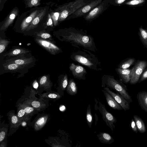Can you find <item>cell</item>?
<instances>
[{"label": "cell", "mask_w": 147, "mask_h": 147, "mask_svg": "<svg viewBox=\"0 0 147 147\" xmlns=\"http://www.w3.org/2000/svg\"><path fill=\"white\" fill-rule=\"evenodd\" d=\"M53 35L59 40L69 42L76 47L94 52L97 50L93 38L82 30L72 28L61 29L54 32Z\"/></svg>", "instance_id": "cell-1"}, {"label": "cell", "mask_w": 147, "mask_h": 147, "mask_svg": "<svg viewBox=\"0 0 147 147\" xmlns=\"http://www.w3.org/2000/svg\"><path fill=\"white\" fill-rule=\"evenodd\" d=\"M70 58L73 61L96 71L102 70L100 62L97 57L88 50H78L72 52Z\"/></svg>", "instance_id": "cell-2"}, {"label": "cell", "mask_w": 147, "mask_h": 147, "mask_svg": "<svg viewBox=\"0 0 147 147\" xmlns=\"http://www.w3.org/2000/svg\"><path fill=\"white\" fill-rule=\"evenodd\" d=\"M102 87H107L115 90L123 96L130 103L132 101L131 96L127 92V86L121 81L115 79L113 76L103 75L102 78Z\"/></svg>", "instance_id": "cell-3"}, {"label": "cell", "mask_w": 147, "mask_h": 147, "mask_svg": "<svg viewBox=\"0 0 147 147\" xmlns=\"http://www.w3.org/2000/svg\"><path fill=\"white\" fill-rule=\"evenodd\" d=\"M86 4L84 0H76L58 7L56 9L60 12L58 22L64 21L69 16Z\"/></svg>", "instance_id": "cell-4"}, {"label": "cell", "mask_w": 147, "mask_h": 147, "mask_svg": "<svg viewBox=\"0 0 147 147\" xmlns=\"http://www.w3.org/2000/svg\"><path fill=\"white\" fill-rule=\"evenodd\" d=\"M3 62L13 63L27 67L29 69L34 67L37 59L31 53L23 54L14 57L4 58Z\"/></svg>", "instance_id": "cell-5"}, {"label": "cell", "mask_w": 147, "mask_h": 147, "mask_svg": "<svg viewBox=\"0 0 147 147\" xmlns=\"http://www.w3.org/2000/svg\"><path fill=\"white\" fill-rule=\"evenodd\" d=\"M33 37L35 42L50 54L55 55L63 52L61 49L58 47L55 43L37 37Z\"/></svg>", "instance_id": "cell-6"}, {"label": "cell", "mask_w": 147, "mask_h": 147, "mask_svg": "<svg viewBox=\"0 0 147 147\" xmlns=\"http://www.w3.org/2000/svg\"><path fill=\"white\" fill-rule=\"evenodd\" d=\"M147 67V61L144 60H137L133 67L130 84H135L139 80L140 76Z\"/></svg>", "instance_id": "cell-7"}, {"label": "cell", "mask_w": 147, "mask_h": 147, "mask_svg": "<svg viewBox=\"0 0 147 147\" xmlns=\"http://www.w3.org/2000/svg\"><path fill=\"white\" fill-rule=\"evenodd\" d=\"M99 106L98 110L102 116V118L107 125L110 128L113 132L115 128L114 123H116L117 120L115 117L106 109L104 105L98 99Z\"/></svg>", "instance_id": "cell-8"}, {"label": "cell", "mask_w": 147, "mask_h": 147, "mask_svg": "<svg viewBox=\"0 0 147 147\" xmlns=\"http://www.w3.org/2000/svg\"><path fill=\"white\" fill-rule=\"evenodd\" d=\"M1 66L3 74L19 73L22 76H23L28 71V68L13 63L3 62Z\"/></svg>", "instance_id": "cell-9"}, {"label": "cell", "mask_w": 147, "mask_h": 147, "mask_svg": "<svg viewBox=\"0 0 147 147\" xmlns=\"http://www.w3.org/2000/svg\"><path fill=\"white\" fill-rule=\"evenodd\" d=\"M46 13V8L40 10L37 15L34 18L30 25L23 34L24 35L33 36L36 33V29L37 28L39 23L42 20Z\"/></svg>", "instance_id": "cell-10"}, {"label": "cell", "mask_w": 147, "mask_h": 147, "mask_svg": "<svg viewBox=\"0 0 147 147\" xmlns=\"http://www.w3.org/2000/svg\"><path fill=\"white\" fill-rule=\"evenodd\" d=\"M14 111H11L7 114L10 125L9 135L15 132L21 125V120Z\"/></svg>", "instance_id": "cell-11"}, {"label": "cell", "mask_w": 147, "mask_h": 147, "mask_svg": "<svg viewBox=\"0 0 147 147\" xmlns=\"http://www.w3.org/2000/svg\"><path fill=\"white\" fill-rule=\"evenodd\" d=\"M69 69L74 78L80 80L86 79L85 76L87 72L82 66L72 63L70 65Z\"/></svg>", "instance_id": "cell-12"}, {"label": "cell", "mask_w": 147, "mask_h": 147, "mask_svg": "<svg viewBox=\"0 0 147 147\" xmlns=\"http://www.w3.org/2000/svg\"><path fill=\"white\" fill-rule=\"evenodd\" d=\"M103 89L108 92L113 97L124 111H126L129 109V103L118 93H115L113 92L107 87H104Z\"/></svg>", "instance_id": "cell-13"}, {"label": "cell", "mask_w": 147, "mask_h": 147, "mask_svg": "<svg viewBox=\"0 0 147 147\" xmlns=\"http://www.w3.org/2000/svg\"><path fill=\"white\" fill-rule=\"evenodd\" d=\"M19 13L18 8L15 7L12 9L2 24L1 26V31H5L13 22Z\"/></svg>", "instance_id": "cell-14"}, {"label": "cell", "mask_w": 147, "mask_h": 147, "mask_svg": "<svg viewBox=\"0 0 147 147\" xmlns=\"http://www.w3.org/2000/svg\"><path fill=\"white\" fill-rule=\"evenodd\" d=\"M40 11V10H36L32 12L22 21L19 27L16 30V31L22 33L24 32Z\"/></svg>", "instance_id": "cell-15"}, {"label": "cell", "mask_w": 147, "mask_h": 147, "mask_svg": "<svg viewBox=\"0 0 147 147\" xmlns=\"http://www.w3.org/2000/svg\"><path fill=\"white\" fill-rule=\"evenodd\" d=\"M31 53V51L27 49L19 46H14L4 53L3 57L4 58L14 57Z\"/></svg>", "instance_id": "cell-16"}, {"label": "cell", "mask_w": 147, "mask_h": 147, "mask_svg": "<svg viewBox=\"0 0 147 147\" xmlns=\"http://www.w3.org/2000/svg\"><path fill=\"white\" fill-rule=\"evenodd\" d=\"M102 0H96L79 9L74 13L75 16L79 17L86 14L96 7Z\"/></svg>", "instance_id": "cell-17"}, {"label": "cell", "mask_w": 147, "mask_h": 147, "mask_svg": "<svg viewBox=\"0 0 147 147\" xmlns=\"http://www.w3.org/2000/svg\"><path fill=\"white\" fill-rule=\"evenodd\" d=\"M115 71L119 76L120 80L123 83L127 84L129 83L133 71V68L131 69L115 68Z\"/></svg>", "instance_id": "cell-18"}, {"label": "cell", "mask_w": 147, "mask_h": 147, "mask_svg": "<svg viewBox=\"0 0 147 147\" xmlns=\"http://www.w3.org/2000/svg\"><path fill=\"white\" fill-rule=\"evenodd\" d=\"M102 91L105 96L107 104L109 106L114 110H121L123 109L109 93L104 89L102 90Z\"/></svg>", "instance_id": "cell-19"}, {"label": "cell", "mask_w": 147, "mask_h": 147, "mask_svg": "<svg viewBox=\"0 0 147 147\" xmlns=\"http://www.w3.org/2000/svg\"><path fill=\"white\" fill-rule=\"evenodd\" d=\"M38 83L40 88L45 90H51L53 85L49 74L44 75L41 76L38 79Z\"/></svg>", "instance_id": "cell-20"}, {"label": "cell", "mask_w": 147, "mask_h": 147, "mask_svg": "<svg viewBox=\"0 0 147 147\" xmlns=\"http://www.w3.org/2000/svg\"><path fill=\"white\" fill-rule=\"evenodd\" d=\"M137 98L141 109L147 112V92L143 91L139 92Z\"/></svg>", "instance_id": "cell-21"}, {"label": "cell", "mask_w": 147, "mask_h": 147, "mask_svg": "<svg viewBox=\"0 0 147 147\" xmlns=\"http://www.w3.org/2000/svg\"><path fill=\"white\" fill-rule=\"evenodd\" d=\"M49 118V115L47 114L42 115L38 117L35 120L33 125L34 130L37 131L41 129L46 124Z\"/></svg>", "instance_id": "cell-22"}, {"label": "cell", "mask_w": 147, "mask_h": 147, "mask_svg": "<svg viewBox=\"0 0 147 147\" xmlns=\"http://www.w3.org/2000/svg\"><path fill=\"white\" fill-rule=\"evenodd\" d=\"M105 7L103 3H102L96 7L86 16L85 18L86 20H90L97 17L104 10Z\"/></svg>", "instance_id": "cell-23"}, {"label": "cell", "mask_w": 147, "mask_h": 147, "mask_svg": "<svg viewBox=\"0 0 147 147\" xmlns=\"http://www.w3.org/2000/svg\"><path fill=\"white\" fill-rule=\"evenodd\" d=\"M59 89L60 91V94L62 96L63 95V91L66 88L68 80L67 75H60L59 77Z\"/></svg>", "instance_id": "cell-24"}, {"label": "cell", "mask_w": 147, "mask_h": 147, "mask_svg": "<svg viewBox=\"0 0 147 147\" xmlns=\"http://www.w3.org/2000/svg\"><path fill=\"white\" fill-rule=\"evenodd\" d=\"M24 103L33 107L39 111L44 109L46 106V104L42 101L30 99H27Z\"/></svg>", "instance_id": "cell-25"}, {"label": "cell", "mask_w": 147, "mask_h": 147, "mask_svg": "<svg viewBox=\"0 0 147 147\" xmlns=\"http://www.w3.org/2000/svg\"><path fill=\"white\" fill-rule=\"evenodd\" d=\"M97 136L99 141L103 144H110L114 142L113 137L108 133L99 132Z\"/></svg>", "instance_id": "cell-26"}, {"label": "cell", "mask_w": 147, "mask_h": 147, "mask_svg": "<svg viewBox=\"0 0 147 147\" xmlns=\"http://www.w3.org/2000/svg\"><path fill=\"white\" fill-rule=\"evenodd\" d=\"M66 90L67 93L71 95H75L77 94L78 87L73 79H70L69 80Z\"/></svg>", "instance_id": "cell-27"}, {"label": "cell", "mask_w": 147, "mask_h": 147, "mask_svg": "<svg viewBox=\"0 0 147 147\" xmlns=\"http://www.w3.org/2000/svg\"><path fill=\"white\" fill-rule=\"evenodd\" d=\"M134 58H128L122 60L119 64L118 68L122 69H127L136 62Z\"/></svg>", "instance_id": "cell-28"}, {"label": "cell", "mask_w": 147, "mask_h": 147, "mask_svg": "<svg viewBox=\"0 0 147 147\" xmlns=\"http://www.w3.org/2000/svg\"><path fill=\"white\" fill-rule=\"evenodd\" d=\"M138 131L141 133H144L146 131V126L143 120L137 115L133 116Z\"/></svg>", "instance_id": "cell-29"}, {"label": "cell", "mask_w": 147, "mask_h": 147, "mask_svg": "<svg viewBox=\"0 0 147 147\" xmlns=\"http://www.w3.org/2000/svg\"><path fill=\"white\" fill-rule=\"evenodd\" d=\"M33 36L49 40L55 43V41L51 34L49 31L45 29L36 33Z\"/></svg>", "instance_id": "cell-30"}, {"label": "cell", "mask_w": 147, "mask_h": 147, "mask_svg": "<svg viewBox=\"0 0 147 147\" xmlns=\"http://www.w3.org/2000/svg\"><path fill=\"white\" fill-rule=\"evenodd\" d=\"M138 34L140 40L147 49V29L139 28Z\"/></svg>", "instance_id": "cell-31"}, {"label": "cell", "mask_w": 147, "mask_h": 147, "mask_svg": "<svg viewBox=\"0 0 147 147\" xmlns=\"http://www.w3.org/2000/svg\"><path fill=\"white\" fill-rule=\"evenodd\" d=\"M19 105L23 108L27 114L31 116L37 113L39 111L33 107L24 103Z\"/></svg>", "instance_id": "cell-32"}, {"label": "cell", "mask_w": 147, "mask_h": 147, "mask_svg": "<svg viewBox=\"0 0 147 147\" xmlns=\"http://www.w3.org/2000/svg\"><path fill=\"white\" fill-rule=\"evenodd\" d=\"M62 95L56 92H49L41 94L40 97L41 98H46L58 100L60 98Z\"/></svg>", "instance_id": "cell-33"}, {"label": "cell", "mask_w": 147, "mask_h": 147, "mask_svg": "<svg viewBox=\"0 0 147 147\" xmlns=\"http://www.w3.org/2000/svg\"><path fill=\"white\" fill-rule=\"evenodd\" d=\"M86 118L87 124L90 128L92 126L93 121V118L91 113L90 105L89 104L86 110Z\"/></svg>", "instance_id": "cell-34"}, {"label": "cell", "mask_w": 147, "mask_h": 147, "mask_svg": "<svg viewBox=\"0 0 147 147\" xmlns=\"http://www.w3.org/2000/svg\"><path fill=\"white\" fill-rule=\"evenodd\" d=\"M11 42L8 40L0 37V53L1 54L5 50Z\"/></svg>", "instance_id": "cell-35"}, {"label": "cell", "mask_w": 147, "mask_h": 147, "mask_svg": "<svg viewBox=\"0 0 147 147\" xmlns=\"http://www.w3.org/2000/svg\"><path fill=\"white\" fill-rule=\"evenodd\" d=\"M51 12L50 13L53 24L55 26H57L58 24V20L60 15V12Z\"/></svg>", "instance_id": "cell-36"}, {"label": "cell", "mask_w": 147, "mask_h": 147, "mask_svg": "<svg viewBox=\"0 0 147 147\" xmlns=\"http://www.w3.org/2000/svg\"><path fill=\"white\" fill-rule=\"evenodd\" d=\"M17 115L21 121L25 117L29 115L27 114L23 108L20 105L18 106Z\"/></svg>", "instance_id": "cell-37"}, {"label": "cell", "mask_w": 147, "mask_h": 147, "mask_svg": "<svg viewBox=\"0 0 147 147\" xmlns=\"http://www.w3.org/2000/svg\"><path fill=\"white\" fill-rule=\"evenodd\" d=\"M41 0H26V4L28 7L37 6L40 4Z\"/></svg>", "instance_id": "cell-38"}, {"label": "cell", "mask_w": 147, "mask_h": 147, "mask_svg": "<svg viewBox=\"0 0 147 147\" xmlns=\"http://www.w3.org/2000/svg\"><path fill=\"white\" fill-rule=\"evenodd\" d=\"M53 24L52 19L51 18L50 14L49 13L47 15V18L46 23L43 24L44 29L45 30L47 29L48 27L53 28Z\"/></svg>", "instance_id": "cell-39"}, {"label": "cell", "mask_w": 147, "mask_h": 147, "mask_svg": "<svg viewBox=\"0 0 147 147\" xmlns=\"http://www.w3.org/2000/svg\"><path fill=\"white\" fill-rule=\"evenodd\" d=\"M0 132V142L1 143L6 138L7 128L1 127Z\"/></svg>", "instance_id": "cell-40"}, {"label": "cell", "mask_w": 147, "mask_h": 147, "mask_svg": "<svg viewBox=\"0 0 147 147\" xmlns=\"http://www.w3.org/2000/svg\"><path fill=\"white\" fill-rule=\"evenodd\" d=\"M145 0H131L125 3L128 5H135L142 4L145 2Z\"/></svg>", "instance_id": "cell-41"}, {"label": "cell", "mask_w": 147, "mask_h": 147, "mask_svg": "<svg viewBox=\"0 0 147 147\" xmlns=\"http://www.w3.org/2000/svg\"><path fill=\"white\" fill-rule=\"evenodd\" d=\"M130 126L131 128L132 131L137 133L138 132V130L136 125L135 121L134 119H132L130 121Z\"/></svg>", "instance_id": "cell-42"}, {"label": "cell", "mask_w": 147, "mask_h": 147, "mask_svg": "<svg viewBox=\"0 0 147 147\" xmlns=\"http://www.w3.org/2000/svg\"><path fill=\"white\" fill-rule=\"evenodd\" d=\"M147 79V68L145 69L141 75L139 80L138 83H140L142 82Z\"/></svg>", "instance_id": "cell-43"}, {"label": "cell", "mask_w": 147, "mask_h": 147, "mask_svg": "<svg viewBox=\"0 0 147 147\" xmlns=\"http://www.w3.org/2000/svg\"><path fill=\"white\" fill-rule=\"evenodd\" d=\"M33 87L35 89H36L38 88V84L36 80H35L33 84Z\"/></svg>", "instance_id": "cell-44"}, {"label": "cell", "mask_w": 147, "mask_h": 147, "mask_svg": "<svg viewBox=\"0 0 147 147\" xmlns=\"http://www.w3.org/2000/svg\"><path fill=\"white\" fill-rule=\"evenodd\" d=\"M126 0H115V3L117 4H121Z\"/></svg>", "instance_id": "cell-45"}, {"label": "cell", "mask_w": 147, "mask_h": 147, "mask_svg": "<svg viewBox=\"0 0 147 147\" xmlns=\"http://www.w3.org/2000/svg\"><path fill=\"white\" fill-rule=\"evenodd\" d=\"M94 99L95 100V102H96V104L94 106V108H95V110L97 111L98 109V107L97 105V103L98 102V101L95 98H94Z\"/></svg>", "instance_id": "cell-46"}, {"label": "cell", "mask_w": 147, "mask_h": 147, "mask_svg": "<svg viewBox=\"0 0 147 147\" xmlns=\"http://www.w3.org/2000/svg\"><path fill=\"white\" fill-rule=\"evenodd\" d=\"M95 118H96V119L95 123V125H96L97 123V121H98V116L97 115L96 113L95 114Z\"/></svg>", "instance_id": "cell-47"}, {"label": "cell", "mask_w": 147, "mask_h": 147, "mask_svg": "<svg viewBox=\"0 0 147 147\" xmlns=\"http://www.w3.org/2000/svg\"><path fill=\"white\" fill-rule=\"evenodd\" d=\"M65 107L64 106H61L59 108V109L61 111H63L64 110Z\"/></svg>", "instance_id": "cell-48"}, {"label": "cell", "mask_w": 147, "mask_h": 147, "mask_svg": "<svg viewBox=\"0 0 147 147\" xmlns=\"http://www.w3.org/2000/svg\"><path fill=\"white\" fill-rule=\"evenodd\" d=\"M1 0H0V3H1Z\"/></svg>", "instance_id": "cell-49"}]
</instances>
